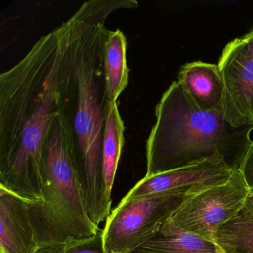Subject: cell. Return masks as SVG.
Returning <instances> with one entry per match:
<instances>
[{
    "instance_id": "12",
    "label": "cell",
    "mask_w": 253,
    "mask_h": 253,
    "mask_svg": "<svg viewBox=\"0 0 253 253\" xmlns=\"http://www.w3.org/2000/svg\"><path fill=\"white\" fill-rule=\"evenodd\" d=\"M125 126L116 102L108 101L105 109V125L102 146L103 178L105 195L112 204V192L121 152L125 143Z\"/></svg>"
},
{
    "instance_id": "10",
    "label": "cell",
    "mask_w": 253,
    "mask_h": 253,
    "mask_svg": "<svg viewBox=\"0 0 253 253\" xmlns=\"http://www.w3.org/2000/svg\"><path fill=\"white\" fill-rule=\"evenodd\" d=\"M177 81L199 109L224 111V82L217 65L202 61L186 63L180 68Z\"/></svg>"
},
{
    "instance_id": "18",
    "label": "cell",
    "mask_w": 253,
    "mask_h": 253,
    "mask_svg": "<svg viewBox=\"0 0 253 253\" xmlns=\"http://www.w3.org/2000/svg\"><path fill=\"white\" fill-rule=\"evenodd\" d=\"M241 211H247V212L253 213V192H250L245 205Z\"/></svg>"
},
{
    "instance_id": "14",
    "label": "cell",
    "mask_w": 253,
    "mask_h": 253,
    "mask_svg": "<svg viewBox=\"0 0 253 253\" xmlns=\"http://www.w3.org/2000/svg\"><path fill=\"white\" fill-rule=\"evenodd\" d=\"M214 240L223 253H253V213L241 211L219 229Z\"/></svg>"
},
{
    "instance_id": "7",
    "label": "cell",
    "mask_w": 253,
    "mask_h": 253,
    "mask_svg": "<svg viewBox=\"0 0 253 253\" xmlns=\"http://www.w3.org/2000/svg\"><path fill=\"white\" fill-rule=\"evenodd\" d=\"M232 171L223 158L216 155L210 159L183 168L152 176H145L122 198L118 205L133 200L162 196L169 194H196L224 184Z\"/></svg>"
},
{
    "instance_id": "3",
    "label": "cell",
    "mask_w": 253,
    "mask_h": 253,
    "mask_svg": "<svg viewBox=\"0 0 253 253\" xmlns=\"http://www.w3.org/2000/svg\"><path fill=\"white\" fill-rule=\"evenodd\" d=\"M156 122L146 141V176L183 168L220 155L228 167L241 169L251 146L253 125L235 126L224 111H204L178 81L155 108Z\"/></svg>"
},
{
    "instance_id": "4",
    "label": "cell",
    "mask_w": 253,
    "mask_h": 253,
    "mask_svg": "<svg viewBox=\"0 0 253 253\" xmlns=\"http://www.w3.org/2000/svg\"><path fill=\"white\" fill-rule=\"evenodd\" d=\"M77 145L68 103L53 124L45 153L42 196L28 203L40 247L84 242L101 232L85 207L77 165Z\"/></svg>"
},
{
    "instance_id": "11",
    "label": "cell",
    "mask_w": 253,
    "mask_h": 253,
    "mask_svg": "<svg viewBox=\"0 0 253 253\" xmlns=\"http://www.w3.org/2000/svg\"><path fill=\"white\" fill-rule=\"evenodd\" d=\"M131 253H223L216 243L174 226L167 220L150 239Z\"/></svg>"
},
{
    "instance_id": "9",
    "label": "cell",
    "mask_w": 253,
    "mask_h": 253,
    "mask_svg": "<svg viewBox=\"0 0 253 253\" xmlns=\"http://www.w3.org/2000/svg\"><path fill=\"white\" fill-rule=\"evenodd\" d=\"M40 249L27 201L0 188V253H37Z\"/></svg>"
},
{
    "instance_id": "13",
    "label": "cell",
    "mask_w": 253,
    "mask_h": 253,
    "mask_svg": "<svg viewBox=\"0 0 253 253\" xmlns=\"http://www.w3.org/2000/svg\"><path fill=\"white\" fill-rule=\"evenodd\" d=\"M103 66L106 97L118 101L128 84L126 62V38L121 30L108 31L103 46Z\"/></svg>"
},
{
    "instance_id": "17",
    "label": "cell",
    "mask_w": 253,
    "mask_h": 253,
    "mask_svg": "<svg viewBox=\"0 0 253 253\" xmlns=\"http://www.w3.org/2000/svg\"><path fill=\"white\" fill-rule=\"evenodd\" d=\"M241 39L247 54L253 59V29H252L247 35L241 38Z\"/></svg>"
},
{
    "instance_id": "16",
    "label": "cell",
    "mask_w": 253,
    "mask_h": 253,
    "mask_svg": "<svg viewBox=\"0 0 253 253\" xmlns=\"http://www.w3.org/2000/svg\"><path fill=\"white\" fill-rule=\"evenodd\" d=\"M240 170L242 172L250 192H253V141L246 155L242 167Z\"/></svg>"
},
{
    "instance_id": "1",
    "label": "cell",
    "mask_w": 253,
    "mask_h": 253,
    "mask_svg": "<svg viewBox=\"0 0 253 253\" xmlns=\"http://www.w3.org/2000/svg\"><path fill=\"white\" fill-rule=\"evenodd\" d=\"M71 23L0 75V188L32 204L42 198L48 138L69 95Z\"/></svg>"
},
{
    "instance_id": "5",
    "label": "cell",
    "mask_w": 253,
    "mask_h": 253,
    "mask_svg": "<svg viewBox=\"0 0 253 253\" xmlns=\"http://www.w3.org/2000/svg\"><path fill=\"white\" fill-rule=\"evenodd\" d=\"M195 194H169L117 205L101 231L106 253H131L154 236L177 209Z\"/></svg>"
},
{
    "instance_id": "8",
    "label": "cell",
    "mask_w": 253,
    "mask_h": 253,
    "mask_svg": "<svg viewBox=\"0 0 253 253\" xmlns=\"http://www.w3.org/2000/svg\"><path fill=\"white\" fill-rule=\"evenodd\" d=\"M225 85V115L235 126L253 125V59L241 38L229 42L219 59Z\"/></svg>"
},
{
    "instance_id": "15",
    "label": "cell",
    "mask_w": 253,
    "mask_h": 253,
    "mask_svg": "<svg viewBox=\"0 0 253 253\" xmlns=\"http://www.w3.org/2000/svg\"><path fill=\"white\" fill-rule=\"evenodd\" d=\"M102 231V230H101ZM37 253H106L102 247L101 232L95 238L84 242L69 243L42 247Z\"/></svg>"
},
{
    "instance_id": "2",
    "label": "cell",
    "mask_w": 253,
    "mask_h": 253,
    "mask_svg": "<svg viewBox=\"0 0 253 253\" xmlns=\"http://www.w3.org/2000/svg\"><path fill=\"white\" fill-rule=\"evenodd\" d=\"M126 1L86 2L71 17L72 80L69 109L77 145V165L85 207L97 226L112 211L103 178L102 146L106 97L103 46L104 24L114 11L128 9Z\"/></svg>"
},
{
    "instance_id": "6",
    "label": "cell",
    "mask_w": 253,
    "mask_h": 253,
    "mask_svg": "<svg viewBox=\"0 0 253 253\" xmlns=\"http://www.w3.org/2000/svg\"><path fill=\"white\" fill-rule=\"evenodd\" d=\"M250 192L241 170H235L224 184L189 197L169 220L183 230L215 243L217 231L241 213Z\"/></svg>"
}]
</instances>
